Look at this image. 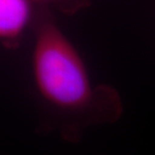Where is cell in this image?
I'll return each instance as SVG.
<instances>
[{"label":"cell","mask_w":155,"mask_h":155,"mask_svg":"<svg viewBox=\"0 0 155 155\" xmlns=\"http://www.w3.org/2000/svg\"><path fill=\"white\" fill-rule=\"evenodd\" d=\"M39 95L66 113H83L97 100L86 66L64 33L51 22L40 26L32 58Z\"/></svg>","instance_id":"obj_1"},{"label":"cell","mask_w":155,"mask_h":155,"mask_svg":"<svg viewBox=\"0 0 155 155\" xmlns=\"http://www.w3.org/2000/svg\"><path fill=\"white\" fill-rule=\"evenodd\" d=\"M30 16V0H0V36L11 43L22 33Z\"/></svg>","instance_id":"obj_2"},{"label":"cell","mask_w":155,"mask_h":155,"mask_svg":"<svg viewBox=\"0 0 155 155\" xmlns=\"http://www.w3.org/2000/svg\"><path fill=\"white\" fill-rule=\"evenodd\" d=\"M33 1H36V2H39V3H51V2L58 1V0H33Z\"/></svg>","instance_id":"obj_3"}]
</instances>
